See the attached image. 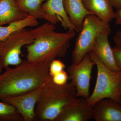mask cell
Masks as SVG:
<instances>
[{
	"label": "cell",
	"mask_w": 121,
	"mask_h": 121,
	"mask_svg": "<svg viewBox=\"0 0 121 121\" xmlns=\"http://www.w3.org/2000/svg\"><path fill=\"white\" fill-rule=\"evenodd\" d=\"M51 62L26 60L13 68H5L0 73V99L28 93L43 86L51 78L49 72Z\"/></svg>",
	"instance_id": "6da1fadb"
},
{
	"label": "cell",
	"mask_w": 121,
	"mask_h": 121,
	"mask_svg": "<svg viewBox=\"0 0 121 121\" xmlns=\"http://www.w3.org/2000/svg\"><path fill=\"white\" fill-rule=\"evenodd\" d=\"M78 98L71 82L58 85L51 78L42 87L35 108V121H54L64 107Z\"/></svg>",
	"instance_id": "7a4b0ae2"
},
{
	"label": "cell",
	"mask_w": 121,
	"mask_h": 121,
	"mask_svg": "<svg viewBox=\"0 0 121 121\" xmlns=\"http://www.w3.org/2000/svg\"><path fill=\"white\" fill-rule=\"evenodd\" d=\"M75 31L66 33L55 31L36 39L25 46L27 60L34 62H51L57 57H64L70 46Z\"/></svg>",
	"instance_id": "3957f363"
},
{
	"label": "cell",
	"mask_w": 121,
	"mask_h": 121,
	"mask_svg": "<svg viewBox=\"0 0 121 121\" xmlns=\"http://www.w3.org/2000/svg\"><path fill=\"white\" fill-rule=\"evenodd\" d=\"M56 28L55 25L47 22L33 29L25 28L15 32L0 43V58L3 69L21 63L23 61L20 57L22 48L55 31Z\"/></svg>",
	"instance_id": "277c9868"
},
{
	"label": "cell",
	"mask_w": 121,
	"mask_h": 121,
	"mask_svg": "<svg viewBox=\"0 0 121 121\" xmlns=\"http://www.w3.org/2000/svg\"><path fill=\"white\" fill-rule=\"evenodd\" d=\"M89 54L97 67V76L93 93L86 99L87 103L93 106L98 101L108 98L121 103V95L119 91L121 71L110 70L103 64L94 52H91Z\"/></svg>",
	"instance_id": "5b68a950"
},
{
	"label": "cell",
	"mask_w": 121,
	"mask_h": 121,
	"mask_svg": "<svg viewBox=\"0 0 121 121\" xmlns=\"http://www.w3.org/2000/svg\"><path fill=\"white\" fill-rule=\"evenodd\" d=\"M107 31H111L109 23L103 22L94 14L86 16L72 51V64L79 63L85 56L92 51L99 35Z\"/></svg>",
	"instance_id": "8992f818"
},
{
	"label": "cell",
	"mask_w": 121,
	"mask_h": 121,
	"mask_svg": "<svg viewBox=\"0 0 121 121\" xmlns=\"http://www.w3.org/2000/svg\"><path fill=\"white\" fill-rule=\"evenodd\" d=\"M94 65L95 63L91 59L89 53L79 63L72 64L68 68L69 79L75 87L78 97L87 99L90 96V83Z\"/></svg>",
	"instance_id": "52a82bcc"
},
{
	"label": "cell",
	"mask_w": 121,
	"mask_h": 121,
	"mask_svg": "<svg viewBox=\"0 0 121 121\" xmlns=\"http://www.w3.org/2000/svg\"><path fill=\"white\" fill-rule=\"evenodd\" d=\"M43 86L30 92L0 100L14 106L24 121H35V108Z\"/></svg>",
	"instance_id": "ba28073f"
},
{
	"label": "cell",
	"mask_w": 121,
	"mask_h": 121,
	"mask_svg": "<svg viewBox=\"0 0 121 121\" xmlns=\"http://www.w3.org/2000/svg\"><path fill=\"white\" fill-rule=\"evenodd\" d=\"M93 106L79 97L64 107L54 121H87L93 118Z\"/></svg>",
	"instance_id": "9c48e42d"
},
{
	"label": "cell",
	"mask_w": 121,
	"mask_h": 121,
	"mask_svg": "<svg viewBox=\"0 0 121 121\" xmlns=\"http://www.w3.org/2000/svg\"><path fill=\"white\" fill-rule=\"evenodd\" d=\"M43 19L55 25L60 23L65 29L76 31L64 9L63 0H48L41 5Z\"/></svg>",
	"instance_id": "30bf717a"
},
{
	"label": "cell",
	"mask_w": 121,
	"mask_h": 121,
	"mask_svg": "<svg viewBox=\"0 0 121 121\" xmlns=\"http://www.w3.org/2000/svg\"><path fill=\"white\" fill-rule=\"evenodd\" d=\"M95 121H121V103L110 99H103L93 106Z\"/></svg>",
	"instance_id": "8fae6325"
},
{
	"label": "cell",
	"mask_w": 121,
	"mask_h": 121,
	"mask_svg": "<svg viewBox=\"0 0 121 121\" xmlns=\"http://www.w3.org/2000/svg\"><path fill=\"white\" fill-rule=\"evenodd\" d=\"M111 31L100 33L97 38L92 52H94L103 64L112 71H121L116 64L112 49L108 40Z\"/></svg>",
	"instance_id": "7c38bea8"
},
{
	"label": "cell",
	"mask_w": 121,
	"mask_h": 121,
	"mask_svg": "<svg viewBox=\"0 0 121 121\" xmlns=\"http://www.w3.org/2000/svg\"><path fill=\"white\" fill-rule=\"evenodd\" d=\"M65 11L76 31H80L84 18L87 15L93 14L87 11L83 4L82 0H63Z\"/></svg>",
	"instance_id": "4fadbf2b"
},
{
	"label": "cell",
	"mask_w": 121,
	"mask_h": 121,
	"mask_svg": "<svg viewBox=\"0 0 121 121\" xmlns=\"http://www.w3.org/2000/svg\"><path fill=\"white\" fill-rule=\"evenodd\" d=\"M28 15L18 7L16 0H0V26L23 19Z\"/></svg>",
	"instance_id": "5bb4252c"
},
{
	"label": "cell",
	"mask_w": 121,
	"mask_h": 121,
	"mask_svg": "<svg viewBox=\"0 0 121 121\" xmlns=\"http://www.w3.org/2000/svg\"><path fill=\"white\" fill-rule=\"evenodd\" d=\"M86 9L103 22L109 23L114 19L115 12L110 0H82Z\"/></svg>",
	"instance_id": "9a60e30c"
},
{
	"label": "cell",
	"mask_w": 121,
	"mask_h": 121,
	"mask_svg": "<svg viewBox=\"0 0 121 121\" xmlns=\"http://www.w3.org/2000/svg\"><path fill=\"white\" fill-rule=\"evenodd\" d=\"M38 19L28 15L22 20L12 22L6 26H0V43L6 39L12 34L27 27H34L39 25Z\"/></svg>",
	"instance_id": "2e32d148"
},
{
	"label": "cell",
	"mask_w": 121,
	"mask_h": 121,
	"mask_svg": "<svg viewBox=\"0 0 121 121\" xmlns=\"http://www.w3.org/2000/svg\"><path fill=\"white\" fill-rule=\"evenodd\" d=\"M48 0H16L17 6L29 16L43 19L41 7L43 2Z\"/></svg>",
	"instance_id": "e0dca14e"
},
{
	"label": "cell",
	"mask_w": 121,
	"mask_h": 121,
	"mask_svg": "<svg viewBox=\"0 0 121 121\" xmlns=\"http://www.w3.org/2000/svg\"><path fill=\"white\" fill-rule=\"evenodd\" d=\"M23 119L13 106L0 101V121H23Z\"/></svg>",
	"instance_id": "ac0fdd59"
},
{
	"label": "cell",
	"mask_w": 121,
	"mask_h": 121,
	"mask_svg": "<svg viewBox=\"0 0 121 121\" xmlns=\"http://www.w3.org/2000/svg\"><path fill=\"white\" fill-rule=\"evenodd\" d=\"M66 65L62 61L59 60H53L50 63L49 67V74L51 78L60 72L64 70Z\"/></svg>",
	"instance_id": "d6986e66"
},
{
	"label": "cell",
	"mask_w": 121,
	"mask_h": 121,
	"mask_svg": "<svg viewBox=\"0 0 121 121\" xmlns=\"http://www.w3.org/2000/svg\"><path fill=\"white\" fill-rule=\"evenodd\" d=\"M53 82L58 85H63L67 83L69 76L67 72L64 70L60 72L52 78Z\"/></svg>",
	"instance_id": "ffe728a7"
},
{
	"label": "cell",
	"mask_w": 121,
	"mask_h": 121,
	"mask_svg": "<svg viewBox=\"0 0 121 121\" xmlns=\"http://www.w3.org/2000/svg\"><path fill=\"white\" fill-rule=\"evenodd\" d=\"M112 49L116 64L121 71V50L115 47Z\"/></svg>",
	"instance_id": "44dd1931"
},
{
	"label": "cell",
	"mask_w": 121,
	"mask_h": 121,
	"mask_svg": "<svg viewBox=\"0 0 121 121\" xmlns=\"http://www.w3.org/2000/svg\"><path fill=\"white\" fill-rule=\"evenodd\" d=\"M113 39L115 44L114 47L121 50V30L115 33Z\"/></svg>",
	"instance_id": "7402d4cb"
},
{
	"label": "cell",
	"mask_w": 121,
	"mask_h": 121,
	"mask_svg": "<svg viewBox=\"0 0 121 121\" xmlns=\"http://www.w3.org/2000/svg\"><path fill=\"white\" fill-rule=\"evenodd\" d=\"M114 19H115L117 24L121 25V9H117L115 12Z\"/></svg>",
	"instance_id": "603a6c76"
},
{
	"label": "cell",
	"mask_w": 121,
	"mask_h": 121,
	"mask_svg": "<svg viewBox=\"0 0 121 121\" xmlns=\"http://www.w3.org/2000/svg\"><path fill=\"white\" fill-rule=\"evenodd\" d=\"M113 7L117 9H121V0H110Z\"/></svg>",
	"instance_id": "cb8c5ba5"
},
{
	"label": "cell",
	"mask_w": 121,
	"mask_h": 121,
	"mask_svg": "<svg viewBox=\"0 0 121 121\" xmlns=\"http://www.w3.org/2000/svg\"><path fill=\"white\" fill-rule=\"evenodd\" d=\"M3 69V68H2V65H1V60L0 58V73H2Z\"/></svg>",
	"instance_id": "d4e9b609"
},
{
	"label": "cell",
	"mask_w": 121,
	"mask_h": 121,
	"mask_svg": "<svg viewBox=\"0 0 121 121\" xmlns=\"http://www.w3.org/2000/svg\"><path fill=\"white\" fill-rule=\"evenodd\" d=\"M119 91H120V94L121 95V84H120V90H119Z\"/></svg>",
	"instance_id": "484cf974"
}]
</instances>
